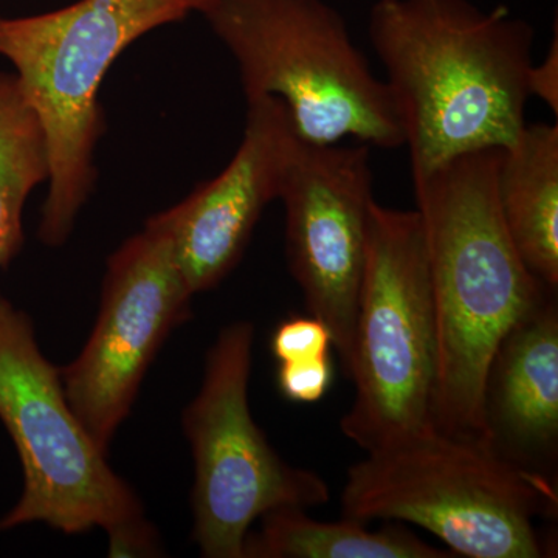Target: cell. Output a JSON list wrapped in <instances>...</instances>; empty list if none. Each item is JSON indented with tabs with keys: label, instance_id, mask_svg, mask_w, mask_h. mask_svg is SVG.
Returning <instances> with one entry per match:
<instances>
[{
	"label": "cell",
	"instance_id": "7",
	"mask_svg": "<svg viewBox=\"0 0 558 558\" xmlns=\"http://www.w3.org/2000/svg\"><path fill=\"white\" fill-rule=\"evenodd\" d=\"M0 421L24 470V492L0 519V531L40 521L65 534L100 527L112 537L145 521L137 495L73 413L31 318L2 292Z\"/></svg>",
	"mask_w": 558,
	"mask_h": 558
},
{
	"label": "cell",
	"instance_id": "3",
	"mask_svg": "<svg viewBox=\"0 0 558 558\" xmlns=\"http://www.w3.org/2000/svg\"><path fill=\"white\" fill-rule=\"evenodd\" d=\"M189 14L180 0H76L32 16L0 14V57L13 65L49 145L43 244H65L94 193L95 150L106 132L100 90L109 69L146 33Z\"/></svg>",
	"mask_w": 558,
	"mask_h": 558
},
{
	"label": "cell",
	"instance_id": "13",
	"mask_svg": "<svg viewBox=\"0 0 558 558\" xmlns=\"http://www.w3.org/2000/svg\"><path fill=\"white\" fill-rule=\"evenodd\" d=\"M498 204L510 241L527 269L558 286V126L526 124L502 149Z\"/></svg>",
	"mask_w": 558,
	"mask_h": 558
},
{
	"label": "cell",
	"instance_id": "12",
	"mask_svg": "<svg viewBox=\"0 0 558 558\" xmlns=\"http://www.w3.org/2000/svg\"><path fill=\"white\" fill-rule=\"evenodd\" d=\"M492 440L527 468L553 459L558 442V311L549 295L506 333L484 385ZM539 470V469H538Z\"/></svg>",
	"mask_w": 558,
	"mask_h": 558
},
{
	"label": "cell",
	"instance_id": "10",
	"mask_svg": "<svg viewBox=\"0 0 558 558\" xmlns=\"http://www.w3.org/2000/svg\"><path fill=\"white\" fill-rule=\"evenodd\" d=\"M279 201L290 274L310 314L328 326L348 371L374 202L369 145L299 137Z\"/></svg>",
	"mask_w": 558,
	"mask_h": 558
},
{
	"label": "cell",
	"instance_id": "17",
	"mask_svg": "<svg viewBox=\"0 0 558 558\" xmlns=\"http://www.w3.org/2000/svg\"><path fill=\"white\" fill-rule=\"evenodd\" d=\"M333 379L330 355L279 363L278 388L290 402L315 403L329 391Z\"/></svg>",
	"mask_w": 558,
	"mask_h": 558
},
{
	"label": "cell",
	"instance_id": "14",
	"mask_svg": "<svg viewBox=\"0 0 558 558\" xmlns=\"http://www.w3.org/2000/svg\"><path fill=\"white\" fill-rule=\"evenodd\" d=\"M407 529L387 524L369 531L363 521L325 523L306 510L275 509L260 517L258 532L247 534L242 558H451Z\"/></svg>",
	"mask_w": 558,
	"mask_h": 558
},
{
	"label": "cell",
	"instance_id": "8",
	"mask_svg": "<svg viewBox=\"0 0 558 558\" xmlns=\"http://www.w3.org/2000/svg\"><path fill=\"white\" fill-rule=\"evenodd\" d=\"M253 341L252 323L220 330L199 395L183 411V432L196 465L193 538L208 558H242L250 527L271 510L318 508L330 498L325 480L288 464L253 421Z\"/></svg>",
	"mask_w": 558,
	"mask_h": 558
},
{
	"label": "cell",
	"instance_id": "11",
	"mask_svg": "<svg viewBox=\"0 0 558 558\" xmlns=\"http://www.w3.org/2000/svg\"><path fill=\"white\" fill-rule=\"evenodd\" d=\"M296 142L284 102L247 101L244 137L226 170L154 216L191 292L216 288L238 266L264 208L279 199Z\"/></svg>",
	"mask_w": 558,
	"mask_h": 558
},
{
	"label": "cell",
	"instance_id": "15",
	"mask_svg": "<svg viewBox=\"0 0 558 558\" xmlns=\"http://www.w3.org/2000/svg\"><path fill=\"white\" fill-rule=\"evenodd\" d=\"M47 135L14 73L0 72V269L24 244L22 216L36 186L49 182Z\"/></svg>",
	"mask_w": 558,
	"mask_h": 558
},
{
	"label": "cell",
	"instance_id": "2",
	"mask_svg": "<svg viewBox=\"0 0 558 558\" xmlns=\"http://www.w3.org/2000/svg\"><path fill=\"white\" fill-rule=\"evenodd\" d=\"M368 33L402 123L411 175L519 140L534 65L529 22L470 0H377Z\"/></svg>",
	"mask_w": 558,
	"mask_h": 558
},
{
	"label": "cell",
	"instance_id": "16",
	"mask_svg": "<svg viewBox=\"0 0 558 558\" xmlns=\"http://www.w3.org/2000/svg\"><path fill=\"white\" fill-rule=\"evenodd\" d=\"M271 352L279 363L326 357L333 347L332 333L322 319L290 317L275 329Z\"/></svg>",
	"mask_w": 558,
	"mask_h": 558
},
{
	"label": "cell",
	"instance_id": "19",
	"mask_svg": "<svg viewBox=\"0 0 558 558\" xmlns=\"http://www.w3.org/2000/svg\"><path fill=\"white\" fill-rule=\"evenodd\" d=\"M180 2L185 5V9L189 10L190 13L196 11V13L202 14L209 5H211L213 0H180Z\"/></svg>",
	"mask_w": 558,
	"mask_h": 558
},
{
	"label": "cell",
	"instance_id": "6",
	"mask_svg": "<svg viewBox=\"0 0 558 558\" xmlns=\"http://www.w3.org/2000/svg\"><path fill=\"white\" fill-rule=\"evenodd\" d=\"M435 306L417 209L373 202L366 233L351 360L355 398L341 433L366 453L433 427Z\"/></svg>",
	"mask_w": 558,
	"mask_h": 558
},
{
	"label": "cell",
	"instance_id": "1",
	"mask_svg": "<svg viewBox=\"0 0 558 558\" xmlns=\"http://www.w3.org/2000/svg\"><path fill=\"white\" fill-rule=\"evenodd\" d=\"M502 149L461 154L413 178L435 306L433 427L494 442L484 413L488 365L524 315L556 289L527 269L498 204Z\"/></svg>",
	"mask_w": 558,
	"mask_h": 558
},
{
	"label": "cell",
	"instance_id": "5",
	"mask_svg": "<svg viewBox=\"0 0 558 558\" xmlns=\"http://www.w3.org/2000/svg\"><path fill=\"white\" fill-rule=\"evenodd\" d=\"M202 16L236 61L247 101L284 102L301 140L405 143L387 83L325 0H213Z\"/></svg>",
	"mask_w": 558,
	"mask_h": 558
},
{
	"label": "cell",
	"instance_id": "18",
	"mask_svg": "<svg viewBox=\"0 0 558 558\" xmlns=\"http://www.w3.org/2000/svg\"><path fill=\"white\" fill-rule=\"evenodd\" d=\"M531 97H537L549 106L554 116L558 113V32L554 27V39L550 40L548 54L539 65H532L529 75Z\"/></svg>",
	"mask_w": 558,
	"mask_h": 558
},
{
	"label": "cell",
	"instance_id": "9",
	"mask_svg": "<svg viewBox=\"0 0 558 558\" xmlns=\"http://www.w3.org/2000/svg\"><path fill=\"white\" fill-rule=\"evenodd\" d=\"M193 295L170 234L154 216L109 256L94 332L60 369L73 413L105 453L157 352L190 318Z\"/></svg>",
	"mask_w": 558,
	"mask_h": 558
},
{
	"label": "cell",
	"instance_id": "4",
	"mask_svg": "<svg viewBox=\"0 0 558 558\" xmlns=\"http://www.w3.org/2000/svg\"><path fill=\"white\" fill-rule=\"evenodd\" d=\"M557 488L542 470L494 442L436 428L371 451L352 465L341 494L344 519L416 524L469 558H542L539 517L556 515Z\"/></svg>",
	"mask_w": 558,
	"mask_h": 558
}]
</instances>
